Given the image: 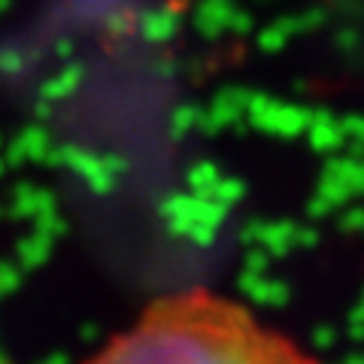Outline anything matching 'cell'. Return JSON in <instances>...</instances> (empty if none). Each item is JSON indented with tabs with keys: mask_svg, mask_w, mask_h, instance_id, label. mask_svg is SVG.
<instances>
[{
	"mask_svg": "<svg viewBox=\"0 0 364 364\" xmlns=\"http://www.w3.org/2000/svg\"><path fill=\"white\" fill-rule=\"evenodd\" d=\"M85 364H318L294 340L222 294L188 289L152 301Z\"/></svg>",
	"mask_w": 364,
	"mask_h": 364,
	"instance_id": "obj_1",
	"label": "cell"
}]
</instances>
